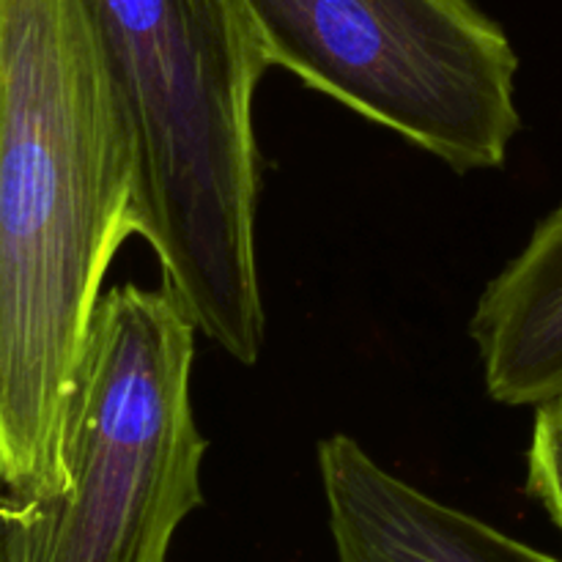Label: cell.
Wrapping results in <instances>:
<instances>
[{"label": "cell", "mask_w": 562, "mask_h": 562, "mask_svg": "<svg viewBox=\"0 0 562 562\" xmlns=\"http://www.w3.org/2000/svg\"><path fill=\"white\" fill-rule=\"evenodd\" d=\"M135 236V143L82 0H0V472L64 488L93 313Z\"/></svg>", "instance_id": "cell-1"}, {"label": "cell", "mask_w": 562, "mask_h": 562, "mask_svg": "<svg viewBox=\"0 0 562 562\" xmlns=\"http://www.w3.org/2000/svg\"><path fill=\"white\" fill-rule=\"evenodd\" d=\"M135 143V236L198 333L252 366L267 338L252 99L269 69L241 0H82Z\"/></svg>", "instance_id": "cell-2"}, {"label": "cell", "mask_w": 562, "mask_h": 562, "mask_svg": "<svg viewBox=\"0 0 562 562\" xmlns=\"http://www.w3.org/2000/svg\"><path fill=\"white\" fill-rule=\"evenodd\" d=\"M27 499L5 483L0 472V562H16V538L25 519Z\"/></svg>", "instance_id": "cell-8"}, {"label": "cell", "mask_w": 562, "mask_h": 562, "mask_svg": "<svg viewBox=\"0 0 562 562\" xmlns=\"http://www.w3.org/2000/svg\"><path fill=\"white\" fill-rule=\"evenodd\" d=\"M195 333L165 285L102 296L66 417V483L55 497L27 499L16 562H168L176 530L203 499Z\"/></svg>", "instance_id": "cell-3"}, {"label": "cell", "mask_w": 562, "mask_h": 562, "mask_svg": "<svg viewBox=\"0 0 562 562\" xmlns=\"http://www.w3.org/2000/svg\"><path fill=\"white\" fill-rule=\"evenodd\" d=\"M486 393L505 406L562 398V206L486 285L470 322Z\"/></svg>", "instance_id": "cell-6"}, {"label": "cell", "mask_w": 562, "mask_h": 562, "mask_svg": "<svg viewBox=\"0 0 562 562\" xmlns=\"http://www.w3.org/2000/svg\"><path fill=\"white\" fill-rule=\"evenodd\" d=\"M527 492L543 505L562 532V398L536 406L527 456Z\"/></svg>", "instance_id": "cell-7"}, {"label": "cell", "mask_w": 562, "mask_h": 562, "mask_svg": "<svg viewBox=\"0 0 562 562\" xmlns=\"http://www.w3.org/2000/svg\"><path fill=\"white\" fill-rule=\"evenodd\" d=\"M269 64L459 173L494 170L521 126L519 58L472 0H241Z\"/></svg>", "instance_id": "cell-4"}, {"label": "cell", "mask_w": 562, "mask_h": 562, "mask_svg": "<svg viewBox=\"0 0 562 562\" xmlns=\"http://www.w3.org/2000/svg\"><path fill=\"white\" fill-rule=\"evenodd\" d=\"M318 475L338 562H562L420 492L346 434L318 442Z\"/></svg>", "instance_id": "cell-5"}]
</instances>
